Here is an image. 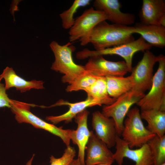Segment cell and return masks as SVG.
I'll return each instance as SVG.
<instances>
[{
	"mask_svg": "<svg viewBox=\"0 0 165 165\" xmlns=\"http://www.w3.org/2000/svg\"><path fill=\"white\" fill-rule=\"evenodd\" d=\"M133 26L109 24L106 20L97 24L89 34L80 39V44L91 43L95 50L116 46L134 40Z\"/></svg>",
	"mask_w": 165,
	"mask_h": 165,
	"instance_id": "obj_1",
	"label": "cell"
},
{
	"mask_svg": "<svg viewBox=\"0 0 165 165\" xmlns=\"http://www.w3.org/2000/svg\"><path fill=\"white\" fill-rule=\"evenodd\" d=\"M50 46L55 57L51 69L64 74L62 78L63 82L70 84L86 72L84 66L74 61L72 53L75 48L71 42L61 45L53 41Z\"/></svg>",
	"mask_w": 165,
	"mask_h": 165,
	"instance_id": "obj_2",
	"label": "cell"
},
{
	"mask_svg": "<svg viewBox=\"0 0 165 165\" xmlns=\"http://www.w3.org/2000/svg\"><path fill=\"white\" fill-rule=\"evenodd\" d=\"M37 106L14 100H11L10 109L14 115L16 120L19 123L30 124L34 127L43 129L60 137L67 147L70 146L72 130L64 129L42 120L30 111L31 107Z\"/></svg>",
	"mask_w": 165,
	"mask_h": 165,
	"instance_id": "obj_3",
	"label": "cell"
},
{
	"mask_svg": "<svg viewBox=\"0 0 165 165\" xmlns=\"http://www.w3.org/2000/svg\"><path fill=\"white\" fill-rule=\"evenodd\" d=\"M152 46L140 36L138 39L118 46L99 50H90L85 48L76 53V57L80 60L91 57L105 55H115L119 56L125 60L129 72L132 70L133 56L136 52L150 49Z\"/></svg>",
	"mask_w": 165,
	"mask_h": 165,
	"instance_id": "obj_4",
	"label": "cell"
},
{
	"mask_svg": "<svg viewBox=\"0 0 165 165\" xmlns=\"http://www.w3.org/2000/svg\"><path fill=\"white\" fill-rule=\"evenodd\" d=\"M127 116L124 121L121 135L123 139L128 143L130 148L141 147L156 135L145 127L137 108L130 109Z\"/></svg>",
	"mask_w": 165,
	"mask_h": 165,
	"instance_id": "obj_5",
	"label": "cell"
},
{
	"mask_svg": "<svg viewBox=\"0 0 165 165\" xmlns=\"http://www.w3.org/2000/svg\"><path fill=\"white\" fill-rule=\"evenodd\" d=\"M148 93L136 104L141 110L154 109L165 111V57L162 55L158 61Z\"/></svg>",
	"mask_w": 165,
	"mask_h": 165,
	"instance_id": "obj_6",
	"label": "cell"
},
{
	"mask_svg": "<svg viewBox=\"0 0 165 165\" xmlns=\"http://www.w3.org/2000/svg\"><path fill=\"white\" fill-rule=\"evenodd\" d=\"M145 95L144 93L132 89L118 97L112 104L103 107L101 113L106 117L113 119L117 135L119 136L121 134L125 117L131 107Z\"/></svg>",
	"mask_w": 165,
	"mask_h": 165,
	"instance_id": "obj_7",
	"label": "cell"
},
{
	"mask_svg": "<svg viewBox=\"0 0 165 165\" xmlns=\"http://www.w3.org/2000/svg\"><path fill=\"white\" fill-rule=\"evenodd\" d=\"M162 55L156 56L149 50L145 51L142 59L132 68L131 72L132 90L144 93L150 89L154 76V66L158 62Z\"/></svg>",
	"mask_w": 165,
	"mask_h": 165,
	"instance_id": "obj_8",
	"label": "cell"
},
{
	"mask_svg": "<svg viewBox=\"0 0 165 165\" xmlns=\"http://www.w3.org/2000/svg\"><path fill=\"white\" fill-rule=\"evenodd\" d=\"M115 152L113 158L118 165H122L124 158L135 162L134 165H153L154 157L148 143L138 148H130L128 143L117 135L116 140Z\"/></svg>",
	"mask_w": 165,
	"mask_h": 165,
	"instance_id": "obj_9",
	"label": "cell"
},
{
	"mask_svg": "<svg viewBox=\"0 0 165 165\" xmlns=\"http://www.w3.org/2000/svg\"><path fill=\"white\" fill-rule=\"evenodd\" d=\"M106 20L107 17L104 11L92 7L86 9L75 19L74 24L70 29V42L84 38L97 24Z\"/></svg>",
	"mask_w": 165,
	"mask_h": 165,
	"instance_id": "obj_10",
	"label": "cell"
},
{
	"mask_svg": "<svg viewBox=\"0 0 165 165\" xmlns=\"http://www.w3.org/2000/svg\"><path fill=\"white\" fill-rule=\"evenodd\" d=\"M89 58L88 61L84 66L85 69L97 77L123 76L129 72L125 61H108L105 59L102 56Z\"/></svg>",
	"mask_w": 165,
	"mask_h": 165,
	"instance_id": "obj_11",
	"label": "cell"
},
{
	"mask_svg": "<svg viewBox=\"0 0 165 165\" xmlns=\"http://www.w3.org/2000/svg\"><path fill=\"white\" fill-rule=\"evenodd\" d=\"M85 151L86 153L85 165H97L113 162L114 161L113 154L106 144L98 138L92 131H91Z\"/></svg>",
	"mask_w": 165,
	"mask_h": 165,
	"instance_id": "obj_12",
	"label": "cell"
},
{
	"mask_svg": "<svg viewBox=\"0 0 165 165\" xmlns=\"http://www.w3.org/2000/svg\"><path fill=\"white\" fill-rule=\"evenodd\" d=\"M92 126L97 137L109 148L115 145L117 134L112 118L106 117L99 111L94 112L92 114Z\"/></svg>",
	"mask_w": 165,
	"mask_h": 165,
	"instance_id": "obj_13",
	"label": "cell"
},
{
	"mask_svg": "<svg viewBox=\"0 0 165 165\" xmlns=\"http://www.w3.org/2000/svg\"><path fill=\"white\" fill-rule=\"evenodd\" d=\"M93 6L95 9L104 11L107 20L113 24L129 26L135 22L134 14L121 11V5L118 0H96Z\"/></svg>",
	"mask_w": 165,
	"mask_h": 165,
	"instance_id": "obj_14",
	"label": "cell"
},
{
	"mask_svg": "<svg viewBox=\"0 0 165 165\" xmlns=\"http://www.w3.org/2000/svg\"><path fill=\"white\" fill-rule=\"evenodd\" d=\"M89 112L86 109L78 114L74 117L77 124V129L72 130L70 139L78 147V158L83 165H85V154L86 144L91 134L87 125Z\"/></svg>",
	"mask_w": 165,
	"mask_h": 165,
	"instance_id": "obj_15",
	"label": "cell"
},
{
	"mask_svg": "<svg viewBox=\"0 0 165 165\" xmlns=\"http://www.w3.org/2000/svg\"><path fill=\"white\" fill-rule=\"evenodd\" d=\"M64 105L69 106V109L67 112L58 116H47L46 119L53 124H57L63 121H64L65 123H68L72 122V119L78 114L86 109V108L95 105L101 106L102 105L98 101L91 97L87 96L85 100L74 103L60 100L49 107Z\"/></svg>",
	"mask_w": 165,
	"mask_h": 165,
	"instance_id": "obj_16",
	"label": "cell"
},
{
	"mask_svg": "<svg viewBox=\"0 0 165 165\" xmlns=\"http://www.w3.org/2000/svg\"><path fill=\"white\" fill-rule=\"evenodd\" d=\"M1 75L5 80L6 90L14 87L21 93H24L32 89L38 90L44 88V82L42 81H27L18 75L12 68L6 67Z\"/></svg>",
	"mask_w": 165,
	"mask_h": 165,
	"instance_id": "obj_17",
	"label": "cell"
},
{
	"mask_svg": "<svg viewBox=\"0 0 165 165\" xmlns=\"http://www.w3.org/2000/svg\"><path fill=\"white\" fill-rule=\"evenodd\" d=\"M133 33L140 34L152 46L163 48L165 46V27L159 25H146L141 22L133 26Z\"/></svg>",
	"mask_w": 165,
	"mask_h": 165,
	"instance_id": "obj_18",
	"label": "cell"
},
{
	"mask_svg": "<svg viewBox=\"0 0 165 165\" xmlns=\"http://www.w3.org/2000/svg\"><path fill=\"white\" fill-rule=\"evenodd\" d=\"M165 15V3L163 0H143L139 13L141 22L146 25H159Z\"/></svg>",
	"mask_w": 165,
	"mask_h": 165,
	"instance_id": "obj_19",
	"label": "cell"
},
{
	"mask_svg": "<svg viewBox=\"0 0 165 165\" xmlns=\"http://www.w3.org/2000/svg\"><path fill=\"white\" fill-rule=\"evenodd\" d=\"M141 118L147 123L146 128L160 137L165 135V111L151 109L141 110Z\"/></svg>",
	"mask_w": 165,
	"mask_h": 165,
	"instance_id": "obj_20",
	"label": "cell"
},
{
	"mask_svg": "<svg viewBox=\"0 0 165 165\" xmlns=\"http://www.w3.org/2000/svg\"><path fill=\"white\" fill-rule=\"evenodd\" d=\"M105 77L108 93L112 98L116 99L132 89L133 83L130 75L126 77L109 76Z\"/></svg>",
	"mask_w": 165,
	"mask_h": 165,
	"instance_id": "obj_21",
	"label": "cell"
},
{
	"mask_svg": "<svg viewBox=\"0 0 165 165\" xmlns=\"http://www.w3.org/2000/svg\"><path fill=\"white\" fill-rule=\"evenodd\" d=\"M84 91L87 96L98 101L102 105H110L116 100L108 94L105 77H98L93 84Z\"/></svg>",
	"mask_w": 165,
	"mask_h": 165,
	"instance_id": "obj_22",
	"label": "cell"
},
{
	"mask_svg": "<svg viewBox=\"0 0 165 165\" xmlns=\"http://www.w3.org/2000/svg\"><path fill=\"white\" fill-rule=\"evenodd\" d=\"M148 143L154 157L153 165L165 163V135L160 137L156 135Z\"/></svg>",
	"mask_w": 165,
	"mask_h": 165,
	"instance_id": "obj_23",
	"label": "cell"
},
{
	"mask_svg": "<svg viewBox=\"0 0 165 165\" xmlns=\"http://www.w3.org/2000/svg\"><path fill=\"white\" fill-rule=\"evenodd\" d=\"M90 2V0H75L68 9L60 14L63 28L65 29H70L74 24L75 20L74 16L78 9L89 5Z\"/></svg>",
	"mask_w": 165,
	"mask_h": 165,
	"instance_id": "obj_24",
	"label": "cell"
},
{
	"mask_svg": "<svg viewBox=\"0 0 165 165\" xmlns=\"http://www.w3.org/2000/svg\"><path fill=\"white\" fill-rule=\"evenodd\" d=\"M98 77L86 71L84 74L70 84L67 86L66 90L68 92L81 90L84 91L93 84Z\"/></svg>",
	"mask_w": 165,
	"mask_h": 165,
	"instance_id": "obj_25",
	"label": "cell"
},
{
	"mask_svg": "<svg viewBox=\"0 0 165 165\" xmlns=\"http://www.w3.org/2000/svg\"><path fill=\"white\" fill-rule=\"evenodd\" d=\"M75 154L74 148L70 146L67 147L61 157L56 158L52 156L50 157V165H71Z\"/></svg>",
	"mask_w": 165,
	"mask_h": 165,
	"instance_id": "obj_26",
	"label": "cell"
},
{
	"mask_svg": "<svg viewBox=\"0 0 165 165\" xmlns=\"http://www.w3.org/2000/svg\"><path fill=\"white\" fill-rule=\"evenodd\" d=\"M2 77L0 75V108L7 107L10 108L11 99L8 97L6 93L5 85L1 82Z\"/></svg>",
	"mask_w": 165,
	"mask_h": 165,
	"instance_id": "obj_27",
	"label": "cell"
},
{
	"mask_svg": "<svg viewBox=\"0 0 165 165\" xmlns=\"http://www.w3.org/2000/svg\"><path fill=\"white\" fill-rule=\"evenodd\" d=\"M71 165H83L78 158L74 159Z\"/></svg>",
	"mask_w": 165,
	"mask_h": 165,
	"instance_id": "obj_28",
	"label": "cell"
},
{
	"mask_svg": "<svg viewBox=\"0 0 165 165\" xmlns=\"http://www.w3.org/2000/svg\"><path fill=\"white\" fill-rule=\"evenodd\" d=\"M34 155H35L34 154L31 157V158L28 161L26 165H31L32 163L34 157Z\"/></svg>",
	"mask_w": 165,
	"mask_h": 165,
	"instance_id": "obj_29",
	"label": "cell"
},
{
	"mask_svg": "<svg viewBox=\"0 0 165 165\" xmlns=\"http://www.w3.org/2000/svg\"><path fill=\"white\" fill-rule=\"evenodd\" d=\"M113 162H110L106 163L99 164L97 165H111Z\"/></svg>",
	"mask_w": 165,
	"mask_h": 165,
	"instance_id": "obj_30",
	"label": "cell"
},
{
	"mask_svg": "<svg viewBox=\"0 0 165 165\" xmlns=\"http://www.w3.org/2000/svg\"><path fill=\"white\" fill-rule=\"evenodd\" d=\"M160 165H165V163H164L162 164H161Z\"/></svg>",
	"mask_w": 165,
	"mask_h": 165,
	"instance_id": "obj_31",
	"label": "cell"
}]
</instances>
